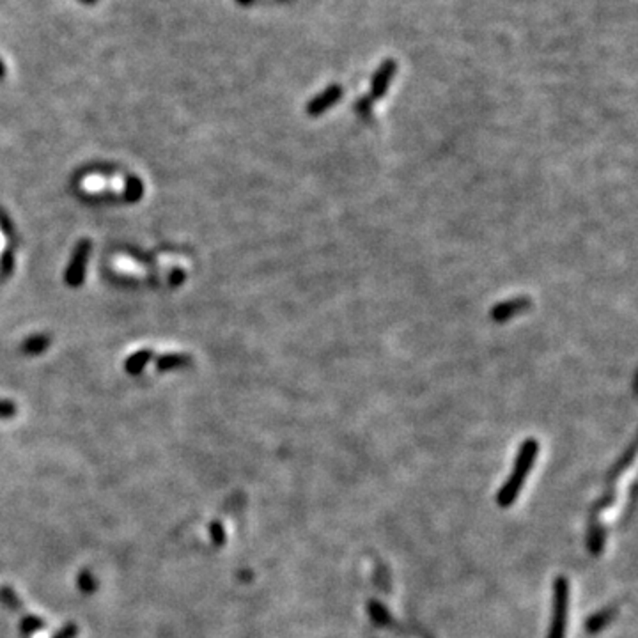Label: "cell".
Returning a JSON list of instances; mask_svg holds the SVG:
<instances>
[{
    "label": "cell",
    "mask_w": 638,
    "mask_h": 638,
    "mask_svg": "<svg viewBox=\"0 0 638 638\" xmlns=\"http://www.w3.org/2000/svg\"><path fill=\"white\" fill-rule=\"evenodd\" d=\"M537 452H539V443H537V440L528 438V440L523 441L518 450V456H516V461H514V470L511 471V476L507 477L506 484L502 486V489L497 495V502L502 507H509L511 504L516 502L523 484H525V480H527L528 474H530L532 467H534Z\"/></svg>",
    "instance_id": "cell-1"
},
{
    "label": "cell",
    "mask_w": 638,
    "mask_h": 638,
    "mask_svg": "<svg viewBox=\"0 0 638 638\" xmlns=\"http://www.w3.org/2000/svg\"><path fill=\"white\" fill-rule=\"evenodd\" d=\"M567 615H569V582L561 576L553 585V612L548 638H565Z\"/></svg>",
    "instance_id": "cell-2"
},
{
    "label": "cell",
    "mask_w": 638,
    "mask_h": 638,
    "mask_svg": "<svg viewBox=\"0 0 638 638\" xmlns=\"http://www.w3.org/2000/svg\"><path fill=\"white\" fill-rule=\"evenodd\" d=\"M344 96V89L339 84H332V86L326 87L325 90H321L319 95L314 96L310 101L307 103V114L310 117H319L323 116L326 110H330L334 105H337L341 101V98Z\"/></svg>",
    "instance_id": "cell-3"
},
{
    "label": "cell",
    "mask_w": 638,
    "mask_h": 638,
    "mask_svg": "<svg viewBox=\"0 0 638 638\" xmlns=\"http://www.w3.org/2000/svg\"><path fill=\"white\" fill-rule=\"evenodd\" d=\"M532 307V300L528 296H518V298H511V300L497 304L489 310V317L495 323H507L514 319L519 314L527 312L528 308Z\"/></svg>",
    "instance_id": "cell-4"
},
{
    "label": "cell",
    "mask_w": 638,
    "mask_h": 638,
    "mask_svg": "<svg viewBox=\"0 0 638 638\" xmlns=\"http://www.w3.org/2000/svg\"><path fill=\"white\" fill-rule=\"evenodd\" d=\"M397 73V62L394 59L383 60L371 78V99H382L389 93L392 78Z\"/></svg>",
    "instance_id": "cell-5"
},
{
    "label": "cell",
    "mask_w": 638,
    "mask_h": 638,
    "mask_svg": "<svg viewBox=\"0 0 638 638\" xmlns=\"http://www.w3.org/2000/svg\"><path fill=\"white\" fill-rule=\"evenodd\" d=\"M87 254H89V243H82L78 247L77 254H75V262L69 266V282H73V286H77L78 280L82 279V273H84V262H87Z\"/></svg>",
    "instance_id": "cell-6"
},
{
    "label": "cell",
    "mask_w": 638,
    "mask_h": 638,
    "mask_svg": "<svg viewBox=\"0 0 638 638\" xmlns=\"http://www.w3.org/2000/svg\"><path fill=\"white\" fill-rule=\"evenodd\" d=\"M355 110L358 112L360 117H364L365 121H369L371 119V114H373V99L369 98V96H362V98L355 103Z\"/></svg>",
    "instance_id": "cell-7"
},
{
    "label": "cell",
    "mask_w": 638,
    "mask_h": 638,
    "mask_svg": "<svg viewBox=\"0 0 638 638\" xmlns=\"http://www.w3.org/2000/svg\"><path fill=\"white\" fill-rule=\"evenodd\" d=\"M612 615H613V612H610V610H604V612L594 615L591 621H589V630L591 631L601 630V628L609 622V619H612Z\"/></svg>",
    "instance_id": "cell-8"
},
{
    "label": "cell",
    "mask_w": 638,
    "mask_h": 638,
    "mask_svg": "<svg viewBox=\"0 0 638 638\" xmlns=\"http://www.w3.org/2000/svg\"><path fill=\"white\" fill-rule=\"evenodd\" d=\"M254 2H256V0H236V4L245 5V8H247V5H250V4H254Z\"/></svg>",
    "instance_id": "cell-9"
},
{
    "label": "cell",
    "mask_w": 638,
    "mask_h": 638,
    "mask_svg": "<svg viewBox=\"0 0 638 638\" xmlns=\"http://www.w3.org/2000/svg\"><path fill=\"white\" fill-rule=\"evenodd\" d=\"M4 73H5V66H4V62L0 60V78L4 77Z\"/></svg>",
    "instance_id": "cell-10"
},
{
    "label": "cell",
    "mask_w": 638,
    "mask_h": 638,
    "mask_svg": "<svg viewBox=\"0 0 638 638\" xmlns=\"http://www.w3.org/2000/svg\"><path fill=\"white\" fill-rule=\"evenodd\" d=\"M80 2H82V4H87V5H95L98 0H80Z\"/></svg>",
    "instance_id": "cell-11"
}]
</instances>
